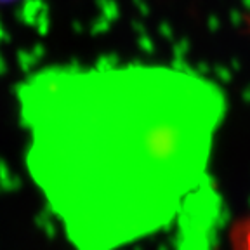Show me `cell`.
<instances>
[{
	"instance_id": "obj_2",
	"label": "cell",
	"mask_w": 250,
	"mask_h": 250,
	"mask_svg": "<svg viewBox=\"0 0 250 250\" xmlns=\"http://www.w3.org/2000/svg\"><path fill=\"white\" fill-rule=\"evenodd\" d=\"M236 236H238V238H236V243H238V245L249 247V249H250V217L247 219L242 226H240Z\"/></svg>"
},
{
	"instance_id": "obj_1",
	"label": "cell",
	"mask_w": 250,
	"mask_h": 250,
	"mask_svg": "<svg viewBox=\"0 0 250 250\" xmlns=\"http://www.w3.org/2000/svg\"><path fill=\"white\" fill-rule=\"evenodd\" d=\"M24 168L62 234L115 250L165 233L208 186L228 96L168 62L51 64L16 85Z\"/></svg>"
}]
</instances>
